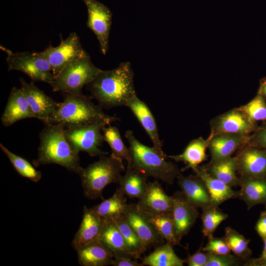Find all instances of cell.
Wrapping results in <instances>:
<instances>
[{
  "mask_svg": "<svg viewBox=\"0 0 266 266\" xmlns=\"http://www.w3.org/2000/svg\"><path fill=\"white\" fill-rule=\"evenodd\" d=\"M31 118L34 116L25 96L20 88L13 87L1 117L2 125L8 127L19 120Z\"/></svg>",
  "mask_w": 266,
  "mask_h": 266,
  "instance_id": "obj_21",
  "label": "cell"
},
{
  "mask_svg": "<svg viewBox=\"0 0 266 266\" xmlns=\"http://www.w3.org/2000/svg\"><path fill=\"white\" fill-rule=\"evenodd\" d=\"M148 177L141 170L127 165L125 173L118 183V188L126 197L139 199L146 189Z\"/></svg>",
  "mask_w": 266,
  "mask_h": 266,
  "instance_id": "obj_27",
  "label": "cell"
},
{
  "mask_svg": "<svg viewBox=\"0 0 266 266\" xmlns=\"http://www.w3.org/2000/svg\"><path fill=\"white\" fill-rule=\"evenodd\" d=\"M171 197L175 234L177 240L180 242L195 224L199 212L198 208L188 201L181 191L176 192Z\"/></svg>",
  "mask_w": 266,
  "mask_h": 266,
  "instance_id": "obj_14",
  "label": "cell"
},
{
  "mask_svg": "<svg viewBox=\"0 0 266 266\" xmlns=\"http://www.w3.org/2000/svg\"><path fill=\"white\" fill-rule=\"evenodd\" d=\"M99 239L114 258L135 259L127 247L121 232L112 221L105 220Z\"/></svg>",
  "mask_w": 266,
  "mask_h": 266,
  "instance_id": "obj_24",
  "label": "cell"
},
{
  "mask_svg": "<svg viewBox=\"0 0 266 266\" xmlns=\"http://www.w3.org/2000/svg\"><path fill=\"white\" fill-rule=\"evenodd\" d=\"M238 108L253 122L266 121V99L260 94L257 93L251 101Z\"/></svg>",
  "mask_w": 266,
  "mask_h": 266,
  "instance_id": "obj_37",
  "label": "cell"
},
{
  "mask_svg": "<svg viewBox=\"0 0 266 266\" xmlns=\"http://www.w3.org/2000/svg\"><path fill=\"white\" fill-rule=\"evenodd\" d=\"M125 135L129 143L131 156L127 165L138 169L148 177L172 184L181 171L174 163L166 160V155L140 142L131 130L127 131Z\"/></svg>",
  "mask_w": 266,
  "mask_h": 266,
  "instance_id": "obj_4",
  "label": "cell"
},
{
  "mask_svg": "<svg viewBox=\"0 0 266 266\" xmlns=\"http://www.w3.org/2000/svg\"><path fill=\"white\" fill-rule=\"evenodd\" d=\"M104 140L111 148V154L115 157L126 160L127 163L131 160L129 148L124 144L119 129L110 125L104 126L102 129Z\"/></svg>",
  "mask_w": 266,
  "mask_h": 266,
  "instance_id": "obj_33",
  "label": "cell"
},
{
  "mask_svg": "<svg viewBox=\"0 0 266 266\" xmlns=\"http://www.w3.org/2000/svg\"><path fill=\"white\" fill-rule=\"evenodd\" d=\"M104 122L66 128V135L70 144L77 152L83 151L91 157H99L108 154L100 149L104 141L102 128L108 126Z\"/></svg>",
  "mask_w": 266,
  "mask_h": 266,
  "instance_id": "obj_8",
  "label": "cell"
},
{
  "mask_svg": "<svg viewBox=\"0 0 266 266\" xmlns=\"http://www.w3.org/2000/svg\"><path fill=\"white\" fill-rule=\"evenodd\" d=\"M258 93L260 94L266 99V77H264L260 80Z\"/></svg>",
  "mask_w": 266,
  "mask_h": 266,
  "instance_id": "obj_45",
  "label": "cell"
},
{
  "mask_svg": "<svg viewBox=\"0 0 266 266\" xmlns=\"http://www.w3.org/2000/svg\"><path fill=\"white\" fill-rule=\"evenodd\" d=\"M247 145L266 150V121H263L253 134L250 135Z\"/></svg>",
  "mask_w": 266,
  "mask_h": 266,
  "instance_id": "obj_40",
  "label": "cell"
},
{
  "mask_svg": "<svg viewBox=\"0 0 266 266\" xmlns=\"http://www.w3.org/2000/svg\"><path fill=\"white\" fill-rule=\"evenodd\" d=\"M92 97L65 93L63 102L45 124H62L66 128L104 122L108 125L117 121V117L105 114L99 105L92 101Z\"/></svg>",
  "mask_w": 266,
  "mask_h": 266,
  "instance_id": "obj_3",
  "label": "cell"
},
{
  "mask_svg": "<svg viewBox=\"0 0 266 266\" xmlns=\"http://www.w3.org/2000/svg\"><path fill=\"white\" fill-rule=\"evenodd\" d=\"M173 246L166 242L155 248L154 250L142 260L143 266H183L184 260L179 258L174 252Z\"/></svg>",
  "mask_w": 266,
  "mask_h": 266,
  "instance_id": "obj_30",
  "label": "cell"
},
{
  "mask_svg": "<svg viewBox=\"0 0 266 266\" xmlns=\"http://www.w3.org/2000/svg\"><path fill=\"white\" fill-rule=\"evenodd\" d=\"M123 215L146 250L155 248L166 242L136 204H128Z\"/></svg>",
  "mask_w": 266,
  "mask_h": 266,
  "instance_id": "obj_12",
  "label": "cell"
},
{
  "mask_svg": "<svg viewBox=\"0 0 266 266\" xmlns=\"http://www.w3.org/2000/svg\"><path fill=\"white\" fill-rule=\"evenodd\" d=\"M39 139L37 156L33 162L34 166L57 164L79 174L83 167L80 166L79 153L67 139L66 128L63 124H46L39 134Z\"/></svg>",
  "mask_w": 266,
  "mask_h": 266,
  "instance_id": "obj_2",
  "label": "cell"
},
{
  "mask_svg": "<svg viewBox=\"0 0 266 266\" xmlns=\"http://www.w3.org/2000/svg\"><path fill=\"white\" fill-rule=\"evenodd\" d=\"M208 241L202 250L216 254H230L231 250L224 237L208 238Z\"/></svg>",
  "mask_w": 266,
  "mask_h": 266,
  "instance_id": "obj_39",
  "label": "cell"
},
{
  "mask_svg": "<svg viewBox=\"0 0 266 266\" xmlns=\"http://www.w3.org/2000/svg\"><path fill=\"white\" fill-rule=\"evenodd\" d=\"M111 265L114 266H143L136 259L128 258H115L112 261Z\"/></svg>",
  "mask_w": 266,
  "mask_h": 266,
  "instance_id": "obj_43",
  "label": "cell"
},
{
  "mask_svg": "<svg viewBox=\"0 0 266 266\" xmlns=\"http://www.w3.org/2000/svg\"><path fill=\"white\" fill-rule=\"evenodd\" d=\"M142 212L166 243L173 246H181L175 236L172 212L162 214Z\"/></svg>",
  "mask_w": 266,
  "mask_h": 266,
  "instance_id": "obj_31",
  "label": "cell"
},
{
  "mask_svg": "<svg viewBox=\"0 0 266 266\" xmlns=\"http://www.w3.org/2000/svg\"><path fill=\"white\" fill-rule=\"evenodd\" d=\"M126 106L131 109L146 131L152 141L153 147L159 152L164 153L156 120L147 104L136 95L129 100Z\"/></svg>",
  "mask_w": 266,
  "mask_h": 266,
  "instance_id": "obj_20",
  "label": "cell"
},
{
  "mask_svg": "<svg viewBox=\"0 0 266 266\" xmlns=\"http://www.w3.org/2000/svg\"><path fill=\"white\" fill-rule=\"evenodd\" d=\"M210 135L208 148L211 155L210 163H217L231 157L237 149L247 145L250 136L230 133Z\"/></svg>",
  "mask_w": 266,
  "mask_h": 266,
  "instance_id": "obj_17",
  "label": "cell"
},
{
  "mask_svg": "<svg viewBox=\"0 0 266 266\" xmlns=\"http://www.w3.org/2000/svg\"><path fill=\"white\" fill-rule=\"evenodd\" d=\"M210 138V135L206 139L199 137L191 141L181 154L166 156L175 162H182L186 164V166L180 170L181 172L189 168L194 170L200 163L207 159L206 150Z\"/></svg>",
  "mask_w": 266,
  "mask_h": 266,
  "instance_id": "obj_25",
  "label": "cell"
},
{
  "mask_svg": "<svg viewBox=\"0 0 266 266\" xmlns=\"http://www.w3.org/2000/svg\"><path fill=\"white\" fill-rule=\"evenodd\" d=\"M0 49L7 55L8 70H18L27 75L32 81H41L50 85L54 81L50 64L39 52L14 53L0 45Z\"/></svg>",
  "mask_w": 266,
  "mask_h": 266,
  "instance_id": "obj_7",
  "label": "cell"
},
{
  "mask_svg": "<svg viewBox=\"0 0 266 266\" xmlns=\"http://www.w3.org/2000/svg\"><path fill=\"white\" fill-rule=\"evenodd\" d=\"M204 166L211 176L231 187L239 185V177L236 175L237 162L235 156L217 163H208Z\"/></svg>",
  "mask_w": 266,
  "mask_h": 266,
  "instance_id": "obj_28",
  "label": "cell"
},
{
  "mask_svg": "<svg viewBox=\"0 0 266 266\" xmlns=\"http://www.w3.org/2000/svg\"><path fill=\"white\" fill-rule=\"evenodd\" d=\"M245 266H266V258L249 259L244 264Z\"/></svg>",
  "mask_w": 266,
  "mask_h": 266,
  "instance_id": "obj_44",
  "label": "cell"
},
{
  "mask_svg": "<svg viewBox=\"0 0 266 266\" xmlns=\"http://www.w3.org/2000/svg\"><path fill=\"white\" fill-rule=\"evenodd\" d=\"M78 261L82 266L110 265L114 257L99 239L76 250Z\"/></svg>",
  "mask_w": 266,
  "mask_h": 266,
  "instance_id": "obj_26",
  "label": "cell"
},
{
  "mask_svg": "<svg viewBox=\"0 0 266 266\" xmlns=\"http://www.w3.org/2000/svg\"><path fill=\"white\" fill-rule=\"evenodd\" d=\"M204 182L214 206L218 207L224 201L238 198V191L223 181L211 176L204 166H198L193 170Z\"/></svg>",
  "mask_w": 266,
  "mask_h": 266,
  "instance_id": "obj_23",
  "label": "cell"
},
{
  "mask_svg": "<svg viewBox=\"0 0 266 266\" xmlns=\"http://www.w3.org/2000/svg\"><path fill=\"white\" fill-rule=\"evenodd\" d=\"M225 233L224 237L231 251L246 261L249 259L252 254L249 247L250 240L230 227L225 228Z\"/></svg>",
  "mask_w": 266,
  "mask_h": 266,
  "instance_id": "obj_35",
  "label": "cell"
},
{
  "mask_svg": "<svg viewBox=\"0 0 266 266\" xmlns=\"http://www.w3.org/2000/svg\"><path fill=\"white\" fill-rule=\"evenodd\" d=\"M101 70L93 64L86 53L67 64L55 77L51 86L54 92L82 95L83 86L94 80Z\"/></svg>",
  "mask_w": 266,
  "mask_h": 266,
  "instance_id": "obj_6",
  "label": "cell"
},
{
  "mask_svg": "<svg viewBox=\"0 0 266 266\" xmlns=\"http://www.w3.org/2000/svg\"><path fill=\"white\" fill-rule=\"evenodd\" d=\"M83 211L80 225L72 241L76 251L99 238L106 220L86 206H84Z\"/></svg>",
  "mask_w": 266,
  "mask_h": 266,
  "instance_id": "obj_18",
  "label": "cell"
},
{
  "mask_svg": "<svg viewBox=\"0 0 266 266\" xmlns=\"http://www.w3.org/2000/svg\"><path fill=\"white\" fill-rule=\"evenodd\" d=\"M247 261L235 255L210 253L205 266H244Z\"/></svg>",
  "mask_w": 266,
  "mask_h": 266,
  "instance_id": "obj_38",
  "label": "cell"
},
{
  "mask_svg": "<svg viewBox=\"0 0 266 266\" xmlns=\"http://www.w3.org/2000/svg\"><path fill=\"white\" fill-rule=\"evenodd\" d=\"M177 178L181 191L194 206L202 210L213 205L207 188L200 177L192 174L186 176L180 173Z\"/></svg>",
  "mask_w": 266,
  "mask_h": 266,
  "instance_id": "obj_19",
  "label": "cell"
},
{
  "mask_svg": "<svg viewBox=\"0 0 266 266\" xmlns=\"http://www.w3.org/2000/svg\"><path fill=\"white\" fill-rule=\"evenodd\" d=\"M134 73L130 63H122L116 68L102 70L87 85L91 97L102 108L125 106L136 95Z\"/></svg>",
  "mask_w": 266,
  "mask_h": 266,
  "instance_id": "obj_1",
  "label": "cell"
},
{
  "mask_svg": "<svg viewBox=\"0 0 266 266\" xmlns=\"http://www.w3.org/2000/svg\"><path fill=\"white\" fill-rule=\"evenodd\" d=\"M263 242H264L263 250L260 257L263 258H266V239L263 240Z\"/></svg>",
  "mask_w": 266,
  "mask_h": 266,
  "instance_id": "obj_46",
  "label": "cell"
},
{
  "mask_svg": "<svg viewBox=\"0 0 266 266\" xmlns=\"http://www.w3.org/2000/svg\"><path fill=\"white\" fill-rule=\"evenodd\" d=\"M122 159L111 154L83 168L79 173L85 196L90 200L103 199L102 192L111 183L118 184L125 170Z\"/></svg>",
  "mask_w": 266,
  "mask_h": 266,
  "instance_id": "obj_5",
  "label": "cell"
},
{
  "mask_svg": "<svg viewBox=\"0 0 266 266\" xmlns=\"http://www.w3.org/2000/svg\"><path fill=\"white\" fill-rule=\"evenodd\" d=\"M20 82V89L25 96L34 118L45 124L56 111L60 102L46 95L33 81L29 83L21 78Z\"/></svg>",
  "mask_w": 266,
  "mask_h": 266,
  "instance_id": "obj_13",
  "label": "cell"
},
{
  "mask_svg": "<svg viewBox=\"0 0 266 266\" xmlns=\"http://www.w3.org/2000/svg\"><path fill=\"white\" fill-rule=\"evenodd\" d=\"M61 42L57 47L50 44L39 53L49 62L52 73L56 77L69 63L79 59L87 52L81 43L77 34L73 32L65 40L60 34Z\"/></svg>",
  "mask_w": 266,
  "mask_h": 266,
  "instance_id": "obj_9",
  "label": "cell"
},
{
  "mask_svg": "<svg viewBox=\"0 0 266 266\" xmlns=\"http://www.w3.org/2000/svg\"><path fill=\"white\" fill-rule=\"evenodd\" d=\"M122 234L127 247L134 258L137 260L146 250L140 238L127 222L124 215L111 220Z\"/></svg>",
  "mask_w": 266,
  "mask_h": 266,
  "instance_id": "obj_32",
  "label": "cell"
},
{
  "mask_svg": "<svg viewBox=\"0 0 266 266\" xmlns=\"http://www.w3.org/2000/svg\"><path fill=\"white\" fill-rule=\"evenodd\" d=\"M210 253L204 252L201 246L193 255L188 254V257L184 260L189 266H205L209 260Z\"/></svg>",
  "mask_w": 266,
  "mask_h": 266,
  "instance_id": "obj_41",
  "label": "cell"
},
{
  "mask_svg": "<svg viewBox=\"0 0 266 266\" xmlns=\"http://www.w3.org/2000/svg\"><path fill=\"white\" fill-rule=\"evenodd\" d=\"M235 156L237 172L240 176L266 177V150L245 145Z\"/></svg>",
  "mask_w": 266,
  "mask_h": 266,
  "instance_id": "obj_15",
  "label": "cell"
},
{
  "mask_svg": "<svg viewBox=\"0 0 266 266\" xmlns=\"http://www.w3.org/2000/svg\"><path fill=\"white\" fill-rule=\"evenodd\" d=\"M0 147L20 175L34 182L40 180L41 172L36 170L27 160L12 152L1 143Z\"/></svg>",
  "mask_w": 266,
  "mask_h": 266,
  "instance_id": "obj_34",
  "label": "cell"
},
{
  "mask_svg": "<svg viewBox=\"0 0 266 266\" xmlns=\"http://www.w3.org/2000/svg\"><path fill=\"white\" fill-rule=\"evenodd\" d=\"M239 186L238 198L245 203L248 210L258 204L266 206V177L240 176Z\"/></svg>",
  "mask_w": 266,
  "mask_h": 266,
  "instance_id": "obj_22",
  "label": "cell"
},
{
  "mask_svg": "<svg viewBox=\"0 0 266 266\" xmlns=\"http://www.w3.org/2000/svg\"><path fill=\"white\" fill-rule=\"evenodd\" d=\"M228 217V215L219 209L218 207L211 206L202 209L201 219L203 235L208 238L213 236L218 226Z\"/></svg>",
  "mask_w": 266,
  "mask_h": 266,
  "instance_id": "obj_36",
  "label": "cell"
},
{
  "mask_svg": "<svg viewBox=\"0 0 266 266\" xmlns=\"http://www.w3.org/2000/svg\"><path fill=\"white\" fill-rule=\"evenodd\" d=\"M210 134L222 133L249 135L254 132L259 126L250 121L238 107L220 114L210 122Z\"/></svg>",
  "mask_w": 266,
  "mask_h": 266,
  "instance_id": "obj_11",
  "label": "cell"
},
{
  "mask_svg": "<svg viewBox=\"0 0 266 266\" xmlns=\"http://www.w3.org/2000/svg\"><path fill=\"white\" fill-rule=\"evenodd\" d=\"M136 205L141 211L148 214L169 213L172 212L173 200L157 180L148 182L146 189Z\"/></svg>",
  "mask_w": 266,
  "mask_h": 266,
  "instance_id": "obj_16",
  "label": "cell"
},
{
  "mask_svg": "<svg viewBox=\"0 0 266 266\" xmlns=\"http://www.w3.org/2000/svg\"><path fill=\"white\" fill-rule=\"evenodd\" d=\"M88 11L87 26L96 35L101 53L105 55L109 49V37L112 23V12L97 0H82Z\"/></svg>",
  "mask_w": 266,
  "mask_h": 266,
  "instance_id": "obj_10",
  "label": "cell"
},
{
  "mask_svg": "<svg viewBox=\"0 0 266 266\" xmlns=\"http://www.w3.org/2000/svg\"><path fill=\"white\" fill-rule=\"evenodd\" d=\"M255 230L263 240L266 239V210L261 212L256 224Z\"/></svg>",
  "mask_w": 266,
  "mask_h": 266,
  "instance_id": "obj_42",
  "label": "cell"
},
{
  "mask_svg": "<svg viewBox=\"0 0 266 266\" xmlns=\"http://www.w3.org/2000/svg\"><path fill=\"white\" fill-rule=\"evenodd\" d=\"M126 197L118 188L111 197L91 208L104 219L111 220L124 214L128 204Z\"/></svg>",
  "mask_w": 266,
  "mask_h": 266,
  "instance_id": "obj_29",
  "label": "cell"
}]
</instances>
